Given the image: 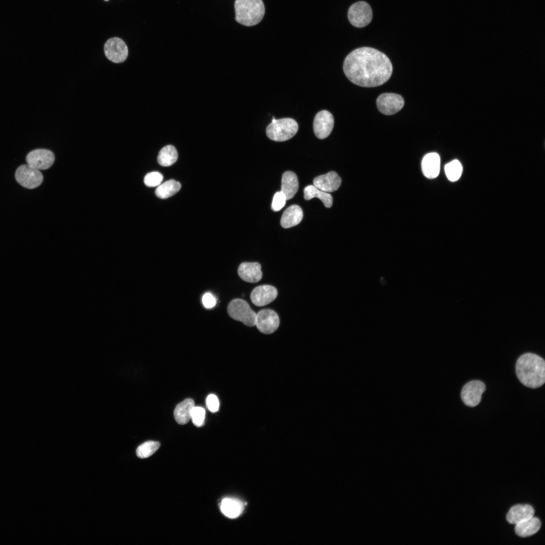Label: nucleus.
I'll use <instances>...</instances> for the list:
<instances>
[{"label": "nucleus", "instance_id": "a211bd4d", "mask_svg": "<svg viewBox=\"0 0 545 545\" xmlns=\"http://www.w3.org/2000/svg\"><path fill=\"white\" fill-rule=\"evenodd\" d=\"M440 157L435 152L426 154L421 162L422 171L427 178L433 179L438 177L440 170Z\"/></svg>", "mask_w": 545, "mask_h": 545}, {"label": "nucleus", "instance_id": "9b49d317", "mask_svg": "<svg viewBox=\"0 0 545 545\" xmlns=\"http://www.w3.org/2000/svg\"><path fill=\"white\" fill-rule=\"evenodd\" d=\"M280 319L278 314L274 310L264 309L260 310L256 317L255 325L261 333L270 334L279 328Z\"/></svg>", "mask_w": 545, "mask_h": 545}, {"label": "nucleus", "instance_id": "4be33fe9", "mask_svg": "<svg viewBox=\"0 0 545 545\" xmlns=\"http://www.w3.org/2000/svg\"><path fill=\"white\" fill-rule=\"evenodd\" d=\"M221 510L223 514L230 518L239 517L244 510V504L238 499L227 498L221 503Z\"/></svg>", "mask_w": 545, "mask_h": 545}, {"label": "nucleus", "instance_id": "412c9836", "mask_svg": "<svg viewBox=\"0 0 545 545\" xmlns=\"http://www.w3.org/2000/svg\"><path fill=\"white\" fill-rule=\"evenodd\" d=\"M541 527L540 520L532 517L516 524L515 531L520 537H527L536 533Z\"/></svg>", "mask_w": 545, "mask_h": 545}, {"label": "nucleus", "instance_id": "a878e982", "mask_svg": "<svg viewBox=\"0 0 545 545\" xmlns=\"http://www.w3.org/2000/svg\"><path fill=\"white\" fill-rule=\"evenodd\" d=\"M178 152L176 148L172 145H168L164 147L159 151L157 156V161L160 165L168 167L175 163L178 159Z\"/></svg>", "mask_w": 545, "mask_h": 545}, {"label": "nucleus", "instance_id": "423d86ee", "mask_svg": "<svg viewBox=\"0 0 545 545\" xmlns=\"http://www.w3.org/2000/svg\"><path fill=\"white\" fill-rule=\"evenodd\" d=\"M348 18L353 26L358 28L364 27L371 21V8L369 5L364 1L357 2L349 8Z\"/></svg>", "mask_w": 545, "mask_h": 545}, {"label": "nucleus", "instance_id": "7ed1b4c3", "mask_svg": "<svg viewBox=\"0 0 545 545\" xmlns=\"http://www.w3.org/2000/svg\"><path fill=\"white\" fill-rule=\"evenodd\" d=\"M235 20L246 26L259 23L265 13L262 0H235L234 4Z\"/></svg>", "mask_w": 545, "mask_h": 545}, {"label": "nucleus", "instance_id": "6e6552de", "mask_svg": "<svg viewBox=\"0 0 545 545\" xmlns=\"http://www.w3.org/2000/svg\"><path fill=\"white\" fill-rule=\"evenodd\" d=\"M485 390V385L479 380H472L462 388L461 397L463 403L469 407H475L481 401V396Z\"/></svg>", "mask_w": 545, "mask_h": 545}, {"label": "nucleus", "instance_id": "dca6fc26", "mask_svg": "<svg viewBox=\"0 0 545 545\" xmlns=\"http://www.w3.org/2000/svg\"><path fill=\"white\" fill-rule=\"evenodd\" d=\"M261 265L256 262H244L238 268L240 278L243 281L251 283L258 282L262 277Z\"/></svg>", "mask_w": 545, "mask_h": 545}, {"label": "nucleus", "instance_id": "2f4dec72", "mask_svg": "<svg viewBox=\"0 0 545 545\" xmlns=\"http://www.w3.org/2000/svg\"><path fill=\"white\" fill-rule=\"evenodd\" d=\"M206 404L208 409L213 413L216 412L219 409V401L217 397L214 394L209 395L206 400Z\"/></svg>", "mask_w": 545, "mask_h": 545}, {"label": "nucleus", "instance_id": "2eb2a0df", "mask_svg": "<svg viewBox=\"0 0 545 545\" xmlns=\"http://www.w3.org/2000/svg\"><path fill=\"white\" fill-rule=\"evenodd\" d=\"M341 179L334 171L318 176L313 180V185L325 192L337 190L341 184Z\"/></svg>", "mask_w": 545, "mask_h": 545}, {"label": "nucleus", "instance_id": "f3484780", "mask_svg": "<svg viewBox=\"0 0 545 545\" xmlns=\"http://www.w3.org/2000/svg\"><path fill=\"white\" fill-rule=\"evenodd\" d=\"M533 507L527 504L516 505L513 506L506 516L507 521L510 524H516L533 516Z\"/></svg>", "mask_w": 545, "mask_h": 545}, {"label": "nucleus", "instance_id": "bb28decb", "mask_svg": "<svg viewBox=\"0 0 545 545\" xmlns=\"http://www.w3.org/2000/svg\"><path fill=\"white\" fill-rule=\"evenodd\" d=\"M445 171L448 179L452 182H455L457 181L462 175V166L459 160L455 159L446 165Z\"/></svg>", "mask_w": 545, "mask_h": 545}, {"label": "nucleus", "instance_id": "f257e3e1", "mask_svg": "<svg viewBox=\"0 0 545 545\" xmlns=\"http://www.w3.org/2000/svg\"><path fill=\"white\" fill-rule=\"evenodd\" d=\"M343 70L347 78L355 85L373 87L383 85L390 79L393 67L383 52L362 47L354 49L346 57Z\"/></svg>", "mask_w": 545, "mask_h": 545}, {"label": "nucleus", "instance_id": "c756f323", "mask_svg": "<svg viewBox=\"0 0 545 545\" xmlns=\"http://www.w3.org/2000/svg\"><path fill=\"white\" fill-rule=\"evenodd\" d=\"M163 180V176L157 172H152L147 174L144 178V184L148 187H152L158 186Z\"/></svg>", "mask_w": 545, "mask_h": 545}, {"label": "nucleus", "instance_id": "c85d7f7f", "mask_svg": "<svg viewBox=\"0 0 545 545\" xmlns=\"http://www.w3.org/2000/svg\"><path fill=\"white\" fill-rule=\"evenodd\" d=\"M205 416V409L199 406H194L191 413V419L193 424L197 427H201L204 424Z\"/></svg>", "mask_w": 545, "mask_h": 545}, {"label": "nucleus", "instance_id": "ddd939ff", "mask_svg": "<svg viewBox=\"0 0 545 545\" xmlns=\"http://www.w3.org/2000/svg\"><path fill=\"white\" fill-rule=\"evenodd\" d=\"M334 125L332 114L328 111L322 110L317 113L313 122V131L319 139L326 138L331 133Z\"/></svg>", "mask_w": 545, "mask_h": 545}, {"label": "nucleus", "instance_id": "20e7f679", "mask_svg": "<svg viewBox=\"0 0 545 545\" xmlns=\"http://www.w3.org/2000/svg\"><path fill=\"white\" fill-rule=\"evenodd\" d=\"M298 125L295 120L289 118L276 120L272 118L266 129L267 136L275 141H285L292 138L297 132Z\"/></svg>", "mask_w": 545, "mask_h": 545}, {"label": "nucleus", "instance_id": "9d476101", "mask_svg": "<svg viewBox=\"0 0 545 545\" xmlns=\"http://www.w3.org/2000/svg\"><path fill=\"white\" fill-rule=\"evenodd\" d=\"M104 51L106 58L115 63L124 62L128 55L127 45L118 37H113L107 40L104 45Z\"/></svg>", "mask_w": 545, "mask_h": 545}, {"label": "nucleus", "instance_id": "1a4fd4ad", "mask_svg": "<svg viewBox=\"0 0 545 545\" xmlns=\"http://www.w3.org/2000/svg\"><path fill=\"white\" fill-rule=\"evenodd\" d=\"M376 104L381 113L386 115H391L397 113L403 108L404 100L399 94L385 93L377 97Z\"/></svg>", "mask_w": 545, "mask_h": 545}, {"label": "nucleus", "instance_id": "393cba45", "mask_svg": "<svg viewBox=\"0 0 545 545\" xmlns=\"http://www.w3.org/2000/svg\"><path fill=\"white\" fill-rule=\"evenodd\" d=\"M181 187V184L179 182L171 179L158 185L155 191V193L158 197L166 199L178 192Z\"/></svg>", "mask_w": 545, "mask_h": 545}, {"label": "nucleus", "instance_id": "0eeeda50", "mask_svg": "<svg viewBox=\"0 0 545 545\" xmlns=\"http://www.w3.org/2000/svg\"><path fill=\"white\" fill-rule=\"evenodd\" d=\"M15 179L22 186L34 189L42 183L43 177L40 171L28 165L20 166L16 170Z\"/></svg>", "mask_w": 545, "mask_h": 545}, {"label": "nucleus", "instance_id": "5701e85b", "mask_svg": "<svg viewBox=\"0 0 545 545\" xmlns=\"http://www.w3.org/2000/svg\"><path fill=\"white\" fill-rule=\"evenodd\" d=\"M194 402L187 398L179 403L174 410L176 421L180 424H186L191 419V413L194 407Z\"/></svg>", "mask_w": 545, "mask_h": 545}, {"label": "nucleus", "instance_id": "f03ea898", "mask_svg": "<svg viewBox=\"0 0 545 545\" xmlns=\"http://www.w3.org/2000/svg\"><path fill=\"white\" fill-rule=\"evenodd\" d=\"M515 370L520 382L526 387L535 389L545 382V362L538 355L526 353L517 360Z\"/></svg>", "mask_w": 545, "mask_h": 545}, {"label": "nucleus", "instance_id": "39448f33", "mask_svg": "<svg viewBox=\"0 0 545 545\" xmlns=\"http://www.w3.org/2000/svg\"><path fill=\"white\" fill-rule=\"evenodd\" d=\"M227 311L229 316L234 320L240 321L250 327L255 325L256 314L244 300H232L228 304Z\"/></svg>", "mask_w": 545, "mask_h": 545}, {"label": "nucleus", "instance_id": "7c9ffc66", "mask_svg": "<svg viewBox=\"0 0 545 545\" xmlns=\"http://www.w3.org/2000/svg\"><path fill=\"white\" fill-rule=\"evenodd\" d=\"M285 195L281 191L276 192L273 197L271 209L274 211L280 210L285 205L286 202Z\"/></svg>", "mask_w": 545, "mask_h": 545}, {"label": "nucleus", "instance_id": "72a5a7b5", "mask_svg": "<svg viewBox=\"0 0 545 545\" xmlns=\"http://www.w3.org/2000/svg\"><path fill=\"white\" fill-rule=\"evenodd\" d=\"M104 1H108V0H104Z\"/></svg>", "mask_w": 545, "mask_h": 545}, {"label": "nucleus", "instance_id": "b1692460", "mask_svg": "<svg viewBox=\"0 0 545 545\" xmlns=\"http://www.w3.org/2000/svg\"><path fill=\"white\" fill-rule=\"evenodd\" d=\"M314 197H317L320 199L326 207L330 208L332 207L333 198L330 194L321 191L314 185H308L305 187L304 189V199L309 200Z\"/></svg>", "mask_w": 545, "mask_h": 545}, {"label": "nucleus", "instance_id": "6ab92c4d", "mask_svg": "<svg viewBox=\"0 0 545 545\" xmlns=\"http://www.w3.org/2000/svg\"><path fill=\"white\" fill-rule=\"evenodd\" d=\"M303 216V211L297 205L288 207L283 212L281 219V225L284 228H289L299 224Z\"/></svg>", "mask_w": 545, "mask_h": 545}, {"label": "nucleus", "instance_id": "aec40b11", "mask_svg": "<svg viewBox=\"0 0 545 545\" xmlns=\"http://www.w3.org/2000/svg\"><path fill=\"white\" fill-rule=\"evenodd\" d=\"M299 183L296 175L292 171L285 172L282 175L281 190L287 200L292 199L297 193Z\"/></svg>", "mask_w": 545, "mask_h": 545}, {"label": "nucleus", "instance_id": "473e14b6", "mask_svg": "<svg viewBox=\"0 0 545 545\" xmlns=\"http://www.w3.org/2000/svg\"><path fill=\"white\" fill-rule=\"evenodd\" d=\"M203 305L205 308H210L214 307L216 304V299L210 293L205 294L202 299Z\"/></svg>", "mask_w": 545, "mask_h": 545}, {"label": "nucleus", "instance_id": "f8f14e48", "mask_svg": "<svg viewBox=\"0 0 545 545\" xmlns=\"http://www.w3.org/2000/svg\"><path fill=\"white\" fill-rule=\"evenodd\" d=\"M53 152L48 149H37L30 151L27 155L26 161L27 165L39 170L49 168L54 161Z\"/></svg>", "mask_w": 545, "mask_h": 545}, {"label": "nucleus", "instance_id": "cd10ccee", "mask_svg": "<svg viewBox=\"0 0 545 545\" xmlns=\"http://www.w3.org/2000/svg\"><path fill=\"white\" fill-rule=\"evenodd\" d=\"M158 442L148 441L140 445L136 450L137 456L140 458H146L153 455L160 447Z\"/></svg>", "mask_w": 545, "mask_h": 545}, {"label": "nucleus", "instance_id": "4468645a", "mask_svg": "<svg viewBox=\"0 0 545 545\" xmlns=\"http://www.w3.org/2000/svg\"><path fill=\"white\" fill-rule=\"evenodd\" d=\"M278 296L277 289L272 286L264 285L255 287L250 294V299L256 306L266 305L275 300Z\"/></svg>", "mask_w": 545, "mask_h": 545}]
</instances>
